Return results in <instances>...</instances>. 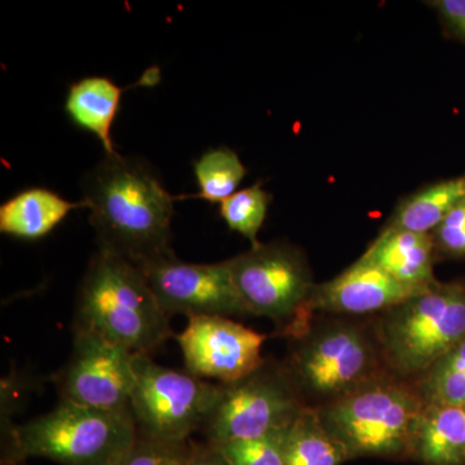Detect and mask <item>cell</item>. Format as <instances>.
<instances>
[{"mask_svg": "<svg viewBox=\"0 0 465 465\" xmlns=\"http://www.w3.org/2000/svg\"><path fill=\"white\" fill-rule=\"evenodd\" d=\"M99 250L139 265L173 253V197L140 159L106 155L84 182Z\"/></svg>", "mask_w": 465, "mask_h": 465, "instance_id": "cell-1", "label": "cell"}, {"mask_svg": "<svg viewBox=\"0 0 465 465\" xmlns=\"http://www.w3.org/2000/svg\"><path fill=\"white\" fill-rule=\"evenodd\" d=\"M170 320L134 262L104 250L92 258L79 287L75 329L150 356L170 338Z\"/></svg>", "mask_w": 465, "mask_h": 465, "instance_id": "cell-2", "label": "cell"}, {"mask_svg": "<svg viewBox=\"0 0 465 465\" xmlns=\"http://www.w3.org/2000/svg\"><path fill=\"white\" fill-rule=\"evenodd\" d=\"M425 405L415 384L378 376L317 410L326 430L357 457H412Z\"/></svg>", "mask_w": 465, "mask_h": 465, "instance_id": "cell-3", "label": "cell"}, {"mask_svg": "<svg viewBox=\"0 0 465 465\" xmlns=\"http://www.w3.org/2000/svg\"><path fill=\"white\" fill-rule=\"evenodd\" d=\"M139 437L131 410L109 411L60 401L56 409L9 430L15 459L63 465H115Z\"/></svg>", "mask_w": 465, "mask_h": 465, "instance_id": "cell-4", "label": "cell"}, {"mask_svg": "<svg viewBox=\"0 0 465 465\" xmlns=\"http://www.w3.org/2000/svg\"><path fill=\"white\" fill-rule=\"evenodd\" d=\"M381 353L401 378H420L465 338V286L437 282L384 312Z\"/></svg>", "mask_w": 465, "mask_h": 465, "instance_id": "cell-5", "label": "cell"}, {"mask_svg": "<svg viewBox=\"0 0 465 465\" xmlns=\"http://www.w3.org/2000/svg\"><path fill=\"white\" fill-rule=\"evenodd\" d=\"M226 262L247 313L269 318L289 335L305 331L316 284L298 251L283 243H260Z\"/></svg>", "mask_w": 465, "mask_h": 465, "instance_id": "cell-6", "label": "cell"}, {"mask_svg": "<svg viewBox=\"0 0 465 465\" xmlns=\"http://www.w3.org/2000/svg\"><path fill=\"white\" fill-rule=\"evenodd\" d=\"M131 411L143 436L183 443L206 423L219 397L220 385L134 356Z\"/></svg>", "mask_w": 465, "mask_h": 465, "instance_id": "cell-7", "label": "cell"}, {"mask_svg": "<svg viewBox=\"0 0 465 465\" xmlns=\"http://www.w3.org/2000/svg\"><path fill=\"white\" fill-rule=\"evenodd\" d=\"M286 376L260 366L240 381L220 384L219 397L206 420L210 445L253 439L287 428L302 411Z\"/></svg>", "mask_w": 465, "mask_h": 465, "instance_id": "cell-8", "label": "cell"}, {"mask_svg": "<svg viewBox=\"0 0 465 465\" xmlns=\"http://www.w3.org/2000/svg\"><path fill=\"white\" fill-rule=\"evenodd\" d=\"M292 370L309 393L327 402L381 376L374 347L351 324H333L311 333L293 354Z\"/></svg>", "mask_w": 465, "mask_h": 465, "instance_id": "cell-9", "label": "cell"}, {"mask_svg": "<svg viewBox=\"0 0 465 465\" xmlns=\"http://www.w3.org/2000/svg\"><path fill=\"white\" fill-rule=\"evenodd\" d=\"M74 330L72 356L56 378L61 401L109 411L131 410L134 354L96 333Z\"/></svg>", "mask_w": 465, "mask_h": 465, "instance_id": "cell-10", "label": "cell"}, {"mask_svg": "<svg viewBox=\"0 0 465 465\" xmlns=\"http://www.w3.org/2000/svg\"><path fill=\"white\" fill-rule=\"evenodd\" d=\"M168 317L244 316L228 262L194 264L168 253L137 265Z\"/></svg>", "mask_w": 465, "mask_h": 465, "instance_id": "cell-11", "label": "cell"}, {"mask_svg": "<svg viewBox=\"0 0 465 465\" xmlns=\"http://www.w3.org/2000/svg\"><path fill=\"white\" fill-rule=\"evenodd\" d=\"M266 336L223 316L188 318L179 336L186 369L198 378L223 384L240 381L264 365Z\"/></svg>", "mask_w": 465, "mask_h": 465, "instance_id": "cell-12", "label": "cell"}, {"mask_svg": "<svg viewBox=\"0 0 465 465\" xmlns=\"http://www.w3.org/2000/svg\"><path fill=\"white\" fill-rule=\"evenodd\" d=\"M432 286L400 282L381 269L360 259L338 277L314 286L308 311L309 313L320 311L347 314L387 312L406 300L421 295Z\"/></svg>", "mask_w": 465, "mask_h": 465, "instance_id": "cell-13", "label": "cell"}, {"mask_svg": "<svg viewBox=\"0 0 465 465\" xmlns=\"http://www.w3.org/2000/svg\"><path fill=\"white\" fill-rule=\"evenodd\" d=\"M434 242L427 232L385 228L363 253V262L381 269L394 280L414 286H432Z\"/></svg>", "mask_w": 465, "mask_h": 465, "instance_id": "cell-14", "label": "cell"}, {"mask_svg": "<svg viewBox=\"0 0 465 465\" xmlns=\"http://www.w3.org/2000/svg\"><path fill=\"white\" fill-rule=\"evenodd\" d=\"M87 202L64 200L45 188L26 189L0 206V232L21 240H39L50 234L75 208Z\"/></svg>", "mask_w": 465, "mask_h": 465, "instance_id": "cell-15", "label": "cell"}, {"mask_svg": "<svg viewBox=\"0 0 465 465\" xmlns=\"http://www.w3.org/2000/svg\"><path fill=\"white\" fill-rule=\"evenodd\" d=\"M125 90L105 76H87L70 85L67 92L66 114L78 127L100 140L106 155L116 153L112 128Z\"/></svg>", "mask_w": 465, "mask_h": 465, "instance_id": "cell-16", "label": "cell"}, {"mask_svg": "<svg viewBox=\"0 0 465 465\" xmlns=\"http://www.w3.org/2000/svg\"><path fill=\"white\" fill-rule=\"evenodd\" d=\"M412 457L425 465H465L464 407L425 405Z\"/></svg>", "mask_w": 465, "mask_h": 465, "instance_id": "cell-17", "label": "cell"}, {"mask_svg": "<svg viewBox=\"0 0 465 465\" xmlns=\"http://www.w3.org/2000/svg\"><path fill=\"white\" fill-rule=\"evenodd\" d=\"M465 202V174L428 186L407 198L385 228L430 234L450 213Z\"/></svg>", "mask_w": 465, "mask_h": 465, "instance_id": "cell-18", "label": "cell"}, {"mask_svg": "<svg viewBox=\"0 0 465 465\" xmlns=\"http://www.w3.org/2000/svg\"><path fill=\"white\" fill-rule=\"evenodd\" d=\"M344 446L324 427L317 410L302 409L287 430V465H341Z\"/></svg>", "mask_w": 465, "mask_h": 465, "instance_id": "cell-19", "label": "cell"}, {"mask_svg": "<svg viewBox=\"0 0 465 465\" xmlns=\"http://www.w3.org/2000/svg\"><path fill=\"white\" fill-rule=\"evenodd\" d=\"M200 193L194 195H179L177 200L202 198L211 203H220L237 193L246 167L242 163L237 153L228 148L208 150L194 163Z\"/></svg>", "mask_w": 465, "mask_h": 465, "instance_id": "cell-20", "label": "cell"}, {"mask_svg": "<svg viewBox=\"0 0 465 465\" xmlns=\"http://www.w3.org/2000/svg\"><path fill=\"white\" fill-rule=\"evenodd\" d=\"M427 405L465 406V338L415 382Z\"/></svg>", "mask_w": 465, "mask_h": 465, "instance_id": "cell-21", "label": "cell"}, {"mask_svg": "<svg viewBox=\"0 0 465 465\" xmlns=\"http://www.w3.org/2000/svg\"><path fill=\"white\" fill-rule=\"evenodd\" d=\"M269 202L271 197L268 193L260 183H256L234 193L232 197L223 202L220 215L232 231L246 237L252 243V247L258 246V234L264 224Z\"/></svg>", "mask_w": 465, "mask_h": 465, "instance_id": "cell-22", "label": "cell"}, {"mask_svg": "<svg viewBox=\"0 0 465 465\" xmlns=\"http://www.w3.org/2000/svg\"><path fill=\"white\" fill-rule=\"evenodd\" d=\"M289 428L290 425L264 436L229 440L213 446L219 450L229 465H287L286 439Z\"/></svg>", "mask_w": 465, "mask_h": 465, "instance_id": "cell-23", "label": "cell"}, {"mask_svg": "<svg viewBox=\"0 0 465 465\" xmlns=\"http://www.w3.org/2000/svg\"><path fill=\"white\" fill-rule=\"evenodd\" d=\"M193 446L163 442L139 433L133 448L115 465H189Z\"/></svg>", "mask_w": 465, "mask_h": 465, "instance_id": "cell-24", "label": "cell"}, {"mask_svg": "<svg viewBox=\"0 0 465 465\" xmlns=\"http://www.w3.org/2000/svg\"><path fill=\"white\" fill-rule=\"evenodd\" d=\"M434 246L451 256H465V202L440 222L432 232Z\"/></svg>", "mask_w": 465, "mask_h": 465, "instance_id": "cell-25", "label": "cell"}, {"mask_svg": "<svg viewBox=\"0 0 465 465\" xmlns=\"http://www.w3.org/2000/svg\"><path fill=\"white\" fill-rule=\"evenodd\" d=\"M430 5L439 11L445 23L465 39V0H436Z\"/></svg>", "mask_w": 465, "mask_h": 465, "instance_id": "cell-26", "label": "cell"}, {"mask_svg": "<svg viewBox=\"0 0 465 465\" xmlns=\"http://www.w3.org/2000/svg\"><path fill=\"white\" fill-rule=\"evenodd\" d=\"M189 465H229L215 446H193V454Z\"/></svg>", "mask_w": 465, "mask_h": 465, "instance_id": "cell-27", "label": "cell"}, {"mask_svg": "<svg viewBox=\"0 0 465 465\" xmlns=\"http://www.w3.org/2000/svg\"><path fill=\"white\" fill-rule=\"evenodd\" d=\"M464 411H465V406H464Z\"/></svg>", "mask_w": 465, "mask_h": 465, "instance_id": "cell-28", "label": "cell"}]
</instances>
